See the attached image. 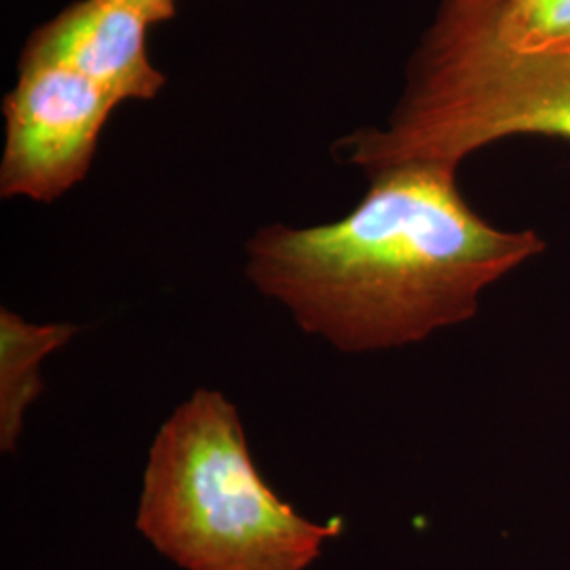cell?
I'll return each mask as SVG.
<instances>
[{"instance_id": "cell-2", "label": "cell", "mask_w": 570, "mask_h": 570, "mask_svg": "<svg viewBox=\"0 0 570 570\" xmlns=\"http://www.w3.org/2000/svg\"><path fill=\"white\" fill-rule=\"evenodd\" d=\"M513 136L570 142V39L532 49L499 41L469 0H442L387 125L343 140L366 174L402 164L459 167Z\"/></svg>"}, {"instance_id": "cell-6", "label": "cell", "mask_w": 570, "mask_h": 570, "mask_svg": "<svg viewBox=\"0 0 570 570\" xmlns=\"http://www.w3.org/2000/svg\"><path fill=\"white\" fill-rule=\"evenodd\" d=\"M79 332L72 324H32L0 311V449L13 452L28 407L45 389L42 362Z\"/></svg>"}, {"instance_id": "cell-3", "label": "cell", "mask_w": 570, "mask_h": 570, "mask_svg": "<svg viewBox=\"0 0 570 570\" xmlns=\"http://www.w3.org/2000/svg\"><path fill=\"white\" fill-rule=\"evenodd\" d=\"M136 527L184 570H306L343 522H311L266 484L244 423L197 389L148 450Z\"/></svg>"}, {"instance_id": "cell-4", "label": "cell", "mask_w": 570, "mask_h": 570, "mask_svg": "<svg viewBox=\"0 0 570 570\" xmlns=\"http://www.w3.org/2000/svg\"><path fill=\"white\" fill-rule=\"evenodd\" d=\"M119 100L79 72L47 61H20L4 100L0 195L53 204L87 176L104 125Z\"/></svg>"}, {"instance_id": "cell-7", "label": "cell", "mask_w": 570, "mask_h": 570, "mask_svg": "<svg viewBox=\"0 0 570 570\" xmlns=\"http://www.w3.org/2000/svg\"><path fill=\"white\" fill-rule=\"evenodd\" d=\"M489 20L497 39L532 49L570 39V0H469Z\"/></svg>"}, {"instance_id": "cell-5", "label": "cell", "mask_w": 570, "mask_h": 570, "mask_svg": "<svg viewBox=\"0 0 570 570\" xmlns=\"http://www.w3.org/2000/svg\"><path fill=\"white\" fill-rule=\"evenodd\" d=\"M150 26L122 0H79L28 39L21 60L66 66L119 102L155 100L165 77L148 56Z\"/></svg>"}, {"instance_id": "cell-1", "label": "cell", "mask_w": 570, "mask_h": 570, "mask_svg": "<svg viewBox=\"0 0 570 570\" xmlns=\"http://www.w3.org/2000/svg\"><path fill=\"white\" fill-rule=\"evenodd\" d=\"M367 178L345 218L268 225L245 245L249 282L338 351L414 345L465 324L489 285L546 247L534 230L478 216L449 165H391Z\"/></svg>"}, {"instance_id": "cell-8", "label": "cell", "mask_w": 570, "mask_h": 570, "mask_svg": "<svg viewBox=\"0 0 570 570\" xmlns=\"http://www.w3.org/2000/svg\"><path fill=\"white\" fill-rule=\"evenodd\" d=\"M122 2L136 7L150 23L171 20L176 16V0H122Z\"/></svg>"}]
</instances>
